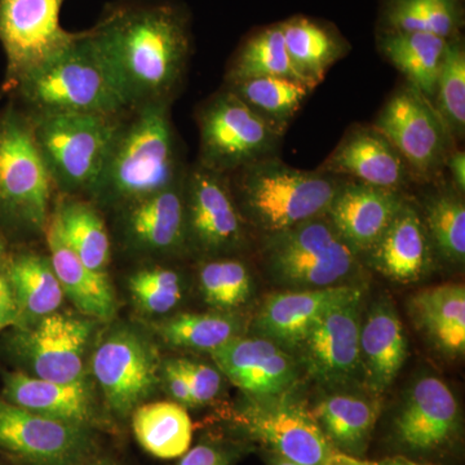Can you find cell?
<instances>
[{"instance_id":"4dcf8cb0","label":"cell","mask_w":465,"mask_h":465,"mask_svg":"<svg viewBox=\"0 0 465 465\" xmlns=\"http://www.w3.org/2000/svg\"><path fill=\"white\" fill-rule=\"evenodd\" d=\"M61 238L88 268L108 273L112 242L99 207L84 197L63 195L51 215Z\"/></svg>"},{"instance_id":"f1b7e54d","label":"cell","mask_w":465,"mask_h":465,"mask_svg":"<svg viewBox=\"0 0 465 465\" xmlns=\"http://www.w3.org/2000/svg\"><path fill=\"white\" fill-rule=\"evenodd\" d=\"M281 27L293 66L314 90L351 48L335 26L317 18L293 16L282 21Z\"/></svg>"},{"instance_id":"7bdbcfd3","label":"cell","mask_w":465,"mask_h":465,"mask_svg":"<svg viewBox=\"0 0 465 465\" xmlns=\"http://www.w3.org/2000/svg\"><path fill=\"white\" fill-rule=\"evenodd\" d=\"M234 457V452L222 443L206 440L189 449L177 465H232Z\"/></svg>"},{"instance_id":"9c48e42d","label":"cell","mask_w":465,"mask_h":465,"mask_svg":"<svg viewBox=\"0 0 465 465\" xmlns=\"http://www.w3.org/2000/svg\"><path fill=\"white\" fill-rule=\"evenodd\" d=\"M161 356L148 333L118 324L94 341L90 375L101 391L109 414L131 416L161 384Z\"/></svg>"},{"instance_id":"836d02e7","label":"cell","mask_w":465,"mask_h":465,"mask_svg":"<svg viewBox=\"0 0 465 465\" xmlns=\"http://www.w3.org/2000/svg\"><path fill=\"white\" fill-rule=\"evenodd\" d=\"M266 76L289 78L308 84L287 54L281 23L262 27L244 39L226 73V84Z\"/></svg>"},{"instance_id":"484cf974","label":"cell","mask_w":465,"mask_h":465,"mask_svg":"<svg viewBox=\"0 0 465 465\" xmlns=\"http://www.w3.org/2000/svg\"><path fill=\"white\" fill-rule=\"evenodd\" d=\"M407 357L405 329L390 302H375L361 324V372L375 393L390 388Z\"/></svg>"},{"instance_id":"8d00e7d4","label":"cell","mask_w":465,"mask_h":465,"mask_svg":"<svg viewBox=\"0 0 465 465\" xmlns=\"http://www.w3.org/2000/svg\"><path fill=\"white\" fill-rule=\"evenodd\" d=\"M154 330L171 347L213 353L241 336L242 322L231 312L180 313L155 324Z\"/></svg>"},{"instance_id":"b9f144b4","label":"cell","mask_w":465,"mask_h":465,"mask_svg":"<svg viewBox=\"0 0 465 465\" xmlns=\"http://www.w3.org/2000/svg\"><path fill=\"white\" fill-rule=\"evenodd\" d=\"M174 365L188 382L195 406L206 405L219 397L223 374L217 367L194 362L188 358H173Z\"/></svg>"},{"instance_id":"4fadbf2b","label":"cell","mask_w":465,"mask_h":465,"mask_svg":"<svg viewBox=\"0 0 465 465\" xmlns=\"http://www.w3.org/2000/svg\"><path fill=\"white\" fill-rule=\"evenodd\" d=\"M66 0H0V45L7 67L2 90L7 94L27 73L66 50L81 36L60 24Z\"/></svg>"},{"instance_id":"60d3db41","label":"cell","mask_w":465,"mask_h":465,"mask_svg":"<svg viewBox=\"0 0 465 465\" xmlns=\"http://www.w3.org/2000/svg\"><path fill=\"white\" fill-rule=\"evenodd\" d=\"M128 291L134 307L143 314L163 316L182 302L183 280L179 272L168 266H146L128 277Z\"/></svg>"},{"instance_id":"e575fe53","label":"cell","mask_w":465,"mask_h":465,"mask_svg":"<svg viewBox=\"0 0 465 465\" xmlns=\"http://www.w3.org/2000/svg\"><path fill=\"white\" fill-rule=\"evenodd\" d=\"M228 90L240 97L281 136L286 133L296 113L302 108L309 94L314 91L302 82L277 76L228 84Z\"/></svg>"},{"instance_id":"f35d334b","label":"cell","mask_w":465,"mask_h":465,"mask_svg":"<svg viewBox=\"0 0 465 465\" xmlns=\"http://www.w3.org/2000/svg\"><path fill=\"white\" fill-rule=\"evenodd\" d=\"M424 225L430 243L452 264L465 260V206L460 193H437L425 202Z\"/></svg>"},{"instance_id":"ba28073f","label":"cell","mask_w":465,"mask_h":465,"mask_svg":"<svg viewBox=\"0 0 465 465\" xmlns=\"http://www.w3.org/2000/svg\"><path fill=\"white\" fill-rule=\"evenodd\" d=\"M262 259L275 282L296 290L345 284L358 266L356 251L326 215L266 234Z\"/></svg>"},{"instance_id":"7dc6e473","label":"cell","mask_w":465,"mask_h":465,"mask_svg":"<svg viewBox=\"0 0 465 465\" xmlns=\"http://www.w3.org/2000/svg\"><path fill=\"white\" fill-rule=\"evenodd\" d=\"M446 167L449 168L452 182L459 193L465 191V154L463 150L454 149L450 154Z\"/></svg>"},{"instance_id":"83f0119b","label":"cell","mask_w":465,"mask_h":465,"mask_svg":"<svg viewBox=\"0 0 465 465\" xmlns=\"http://www.w3.org/2000/svg\"><path fill=\"white\" fill-rule=\"evenodd\" d=\"M311 412L333 449L362 458L369 449L381 409L378 401L336 393L318 401Z\"/></svg>"},{"instance_id":"277c9868","label":"cell","mask_w":465,"mask_h":465,"mask_svg":"<svg viewBox=\"0 0 465 465\" xmlns=\"http://www.w3.org/2000/svg\"><path fill=\"white\" fill-rule=\"evenodd\" d=\"M232 174L242 216L265 234L326 215L342 183L320 170L291 167L275 155Z\"/></svg>"},{"instance_id":"4316f807","label":"cell","mask_w":465,"mask_h":465,"mask_svg":"<svg viewBox=\"0 0 465 465\" xmlns=\"http://www.w3.org/2000/svg\"><path fill=\"white\" fill-rule=\"evenodd\" d=\"M5 273L20 311L16 326L36 322L63 307L65 295L50 256L29 250L9 253Z\"/></svg>"},{"instance_id":"d6a6232c","label":"cell","mask_w":465,"mask_h":465,"mask_svg":"<svg viewBox=\"0 0 465 465\" xmlns=\"http://www.w3.org/2000/svg\"><path fill=\"white\" fill-rule=\"evenodd\" d=\"M134 439L152 457L182 458L191 449L193 423L185 407L174 401L143 403L131 414Z\"/></svg>"},{"instance_id":"5bb4252c","label":"cell","mask_w":465,"mask_h":465,"mask_svg":"<svg viewBox=\"0 0 465 465\" xmlns=\"http://www.w3.org/2000/svg\"><path fill=\"white\" fill-rule=\"evenodd\" d=\"M186 249L222 258L246 243V220L232 194L231 180L197 164L183 180Z\"/></svg>"},{"instance_id":"bcb514c9","label":"cell","mask_w":465,"mask_h":465,"mask_svg":"<svg viewBox=\"0 0 465 465\" xmlns=\"http://www.w3.org/2000/svg\"><path fill=\"white\" fill-rule=\"evenodd\" d=\"M326 465H436L424 463V461L414 460L406 457L385 458L381 460H366V459L351 457L344 452L333 450L331 457L327 460Z\"/></svg>"},{"instance_id":"d590c367","label":"cell","mask_w":465,"mask_h":465,"mask_svg":"<svg viewBox=\"0 0 465 465\" xmlns=\"http://www.w3.org/2000/svg\"><path fill=\"white\" fill-rule=\"evenodd\" d=\"M381 30L433 34L450 39L464 24L461 0H385Z\"/></svg>"},{"instance_id":"3957f363","label":"cell","mask_w":465,"mask_h":465,"mask_svg":"<svg viewBox=\"0 0 465 465\" xmlns=\"http://www.w3.org/2000/svg\"><path fill=\"white\" fill-rule=\"evenodd\" d=\"M29 119L67 114L124 115L130 112L90 35L24 75L7 92Z\"/></svg>"},{"instance_id":"ac0fdd59","label":"cell","mask_w":465,"mask_h":465,"mask_svg":"<svg viewBox=\"0 0 465 465\" xmlns=\"http://www.w3.org/2000/svg\"><path fill=\"white\" fill-rule=\"evenodd\" d=\"M210 354L217 370L249 399L289 396L298 382L292 356L262 336H237Z\"/></svg>"},{"instance_id":"d4e9b609","label":"cell","mask_w":465,"mask_h":465,"mask_svg":"<svg viewBox=\"0 0 465 465\" xmlns=\"http://www.w3.org/2000/svg\"><path fill=\"white\" fill-rule=\"evenodd\" d=\"M45 237L50 251L48 256L65 299L82 316L97 322L112 320L116 312V299L108 273L88 268L61 238L52 219L48 222Z\"/></svg>"},{"instance_id":"f907efd6","label":"cell","mask_w":465,"mask_h":465,"mask_svg":"<svg viewBox=\"0 0 465 465\" xmlns=\"http://www.w3.org/2000/svg\"><path fill=\"white\" fill-rule=\"evenodd\" d=\"M84 465H118L115 461H113L112 459L103 458V457H94L92 458L91 460H88Z\"/></svg>"},{"instance_id":"7a4b0ae2","label":"cell","mask_w":465,"mask_h":465,"mask_svg":"<svg viewBox=\"0 0 465 465\" xmlns=\"http://www.w3.org/2000/svg\"><path fill=\"white\" fill-rule=\"evenodd\" d=\"M170 105L146 104L124 116L87 197L97 207L119 210L170 188L185 176Z\"/></svg>"},{"instance_id":"74e56055","label":"cell","mask_w":465,"mask_h":465,"mask_svg":"<svg viewBox=\"0 0 465 465\" xmlns=\"http://www.w3.org/2000/svg\"><path fill=\"white\" fill-rule=\"evenodd\" d=\"M432 104L454 143L461 142L465 136V47L460 34L448 41Z\"/></svg>"},{"instance_id":"ab89813d","label":"cell","mask_w":465,"mask_h":465,"mask_svg":"<svg viewBox=\"0 0 465 465\" xmlns=\"http://www.w3.org/2000/svg\"><path fill=\"white\" fill-rule=\"evenodd\" d=\"M198 280L208 305L231 312L249 300L252 278L243 262L231 258H211L201 265Z\"/></svg>"},{"instance_id":"ee69618b","label":"cell","mask_w":465,"mask_h":465,"mask_svg":"<svg viewBox=\"0 0 465 465\" xmlns=\"http://www.w3.org/2000/svg\"><path fill=\"white\" fill-rule=\"evenodd\" d=\"M161 382L166 388L167 393L173 397L174 402L180 403L183 407L195 406L188 382L185 381L182 372L174 365L173 358L162 362Z\"/></svg>"},{"instance_id":"7402d4cb","label":"cell","mask_w":465,"mask_h":465,"mask_svg":"<svg viewBox=\"0 0 465 465\" xmlns=\"http://www.w3.org/2000/svg\"><path fill=\"white\" fill-rule=\"evenodd\" d=\"M318 170L397 192L414 177L399 150L375 127L349 131Z\"/></svg>"},{"instance_id":"30bf717a","label":"cell","mask_w":465,"mask_h":465,"mask_svg":"<svg viewBox=\"0 0 465 465\" xmlns=\"http://www.w3.org/2000/svg\"><path fill=\"white\" fill-rule=\"evenodd\" d=\"M198 127V164L226 176L262 159L274 157L282 139L228 88L202 106Z\"/></svg>"},{"instance_id":"f546056e","label":"cell","mask_w":465,"mask_h":465,"mask_svg":"<svg viewBox=\"0 0 465 465\" xmlns=\"http://www.w3.org/2000/svg\"><path fill=\"white\" fill-rule=\"evenodd\" d=\"M410 311L419 329L443 353L465 351V289L463 283L428 287L412 296Z\"/></svg>"},{"instance_id":"8992f818","label":"cell","mask_w":465,"mask_h":465,"mask_svg":"<svg viewBox=\"0 0 465 465\" xmlns=\"http://www.w3.org/2000/svg\"><path fill=\"white\" fill-rule=\"evenodd\" d=\"M97 321L58 311L26 326H11L0 336V351L16 371L45 381H90V357Z\"/></svg>"},{"instance_id":"9a60e30c","label":"cell","mask_w":465,"mask_h":465,"mask_svg":"<svg viewBox=\"0 0 465 465\" xmlns=\"http://www.w3.org/2000/svg\"><path fill=\"white\" fill-rule=\"evenodd\" d=\"M237 423L274 454L305 465H326L333 449L311 410L289 396L249 399Z\"/></svg>"},{"instance_id":"7c38bea8","label":"cell","mask_w":465,"mask_h":465,"mask_svg":"<svg viewBox=\"0 0 465 465\" xmlns=\"http://www.w3.org/2000/svg\"><path fill=\"white\" fill-rule=\"evenodd\" d=\"M0 455L18 465H84L96 430L47 418L0 397Z\"/></svg>"},{"instance_id":"52a82bcc","label":"cell","mask_w":465,"mask_h":465,"mask_svg":"<svg viewBox=\"0 0 465 465\" xmlns=\"http://www.w3.org/2000/svg\"><path fill=\"white\" fill-rule=\"evenodd\" d=\"M125 115L67 114L29 119L54 191L88 197Z\"/></svg>"},{"instance_id":"d6986e66","label":"cell","mask_w":465,"mask_h":465,"mask_svg":"<svg viewBox=\"0 0 465 465\" xmlns=\"http://www.w3.org/2000/svg\"><path fill=\"white\" fill-rule=\"evenodd\" d=\"M0 397L14 405L92 430L112 428L90 381L65 384L5 369L0 370Z\"/></svg>"},{"instance_id":"8fae6325","label":"cell","mask_w":465,"mask_h":465,"mask_svg":"<svg viewBox=\"0 0 465 465\" xmlns=\"http://www.w3.org/2000/svg\"><path fill=\"white\" fill-rule=\"evenodd\" d=\"M374 127L399 150L412 176L424 182L442 173L455 149L433 104L409 84L391 94Z\"/></svg>"},{"instance_id":"c3c4849f","label":"cell","mask_w":465,"mask_h":465,"mask_svg":"<svg viewBox=\"0 0 465 465\" xmlns=\"http://www.w3.org/2000/svg\"><path fill=\"white\" fill-rule=\"evenodd\" d=\"M9 253L11 252L8 251L7 240H5V232L0 231V272L5 271Z\"/></svg>"},{"instance_id":"6da1fadb","label":"cell","mask_w":465,"mask_h":465,"mask_svg":"<svg viewBox=\"0 0 465 465\" xmlns=\"http://www.w3.org/2000/svg\"><path fill=\"white\" fill-rule=\"evenodd\" d=\"M90 35L130 109L173 101L192 51L185 9L171 3L115 5Z\"/></svg>"},{"instance_id":"e0dca14e","label":"cell","mask_w":465,"mask_h":465,"mask_svg":"<svg viewBox=\"0 0 465 465\" xmlns=\"http://www.w3.org/2000/svg\"><path fill=\"white\" fill-rule=\"evenodd\" d=\"M460 430L458 400L445 381L425 376L412 385L393 423L394 439L414 454L450 448Z\"/></svg>"},{"instance_id":"f6af8a7d","label":"cell","mask_w":465,"mask_h":465,"mask_svg":"<svg viewBox=\"0 0 465 465\" xmlns=\"http://www.w3.org/2000/svg\"><path fill=\"white\" fill-rule=\"evenodd\" d=\"M18 320H20V311H18L14 290L5 271L0 272V322L11 327L16 326Z\"/></svg>"},{"instance_id":"2e32d148","label":"cell","mask_w":465,"mask_h":465,"mask_svg":"<svg viewBox=\"0 0 465 465\" xmlns=\"http://www.w3.org/2000/svg\"><path fill=\"white\" fill-rule=\"evenodd\" d=\"M361 302L360 289L327 309L296 348L312 378L326 387H344L361 372Z\"/></svg>"},{"instance_id":"603a6c76","label":"cell","mask_w":465,"mask_h":465,"mask_svg":"<svg viewBox=\"0 0 465 465\" xmlns=\"http://www.w3.org/2000/svg\"><path fill=\"white\" fill-rule=\"evenodd\" d=\"M358 290L360 287L339 284L326 289L273 293L260 309L255 330L259 336L284 349H296L327 309L351 298Z\"/></svg>"},{"instance_id":"cb8c5ba5","label":"cell","mask_w":465,"mask_h":465,"mask_svg":"<svg viewBox=\"0 0 465 465\" xmlns=\"http://www.w3.org/2000/svg\"><path fill=\"white\" fill-rule=\"evenodd\" d=\"M432 243L423 217L405 202L378 243L369 251L379 273L399 283L420 280L432 262Z\"/></svg>"},{"instance_id":"1f68e13d","label":"cell","mask_w":465,"mask_h":465,"mask_svg":"<svg viewBox=\"0 0 465 465\" xmlns=\"http://www.w3.org/2000/svg\"><path fill=\"white\" fill-rule=\"evenodd\" d=\"M448 41L433 34L399 30H381L378 36L379 50L384 57L430 103Z\"/></svg>"},{"instance_id":"ffe728a7","label":"cell","mask_w":465,"mask_h":465,"mask_svg":"<svg viewBox=\"0 0 465 465\" xmlns=\"http://www.w3.org/2000/svg\"><path fill=\"white\" fill-rule=\"evenodd\" d=\"M183 180L185 176L164 191L116 210L128 249L148 256L174 255L188 250Z\"/></svg>"},{"instance_id":"816d5d0a","label":"cell","mask_w":465,"mask_h":465,"mask_svg":"<svg viewBox=\"0 0 465 465\" xmlns=\"http://www.w3.org/2000/svg\"><path fill=\"white\" fill-rule=\"evenodd\" d=\"M5 329H8V326H5V323L0 322V333L5 331Z\"/></svg>"},{"instance_id":"5b68a950","label":"cell","mask_w":465,"mask_h":465,"mask_svg":"<svg viewBox=\"0 0 465 465\" xmlns=\"http://www.w3.org/2000/svg\"><path fill=\"white\" fill-rule=\"evenodd\" d=\"M54 192L32 122L8 104L0 112V231L45 234Z\"/></svg>"},{"instance_id":"681fc988","label":"cell","mask_w":465,"mask_h":465,"mask_svg":"<svg viewBox=\"0 0 465 465\" xmlns=\"http://www.w3.org/2000/svg\"><path fill=\"white\" fill-rule=\"evenodd\" d=\"M268 465H305V464L296 463V461L290 460V459L281 457V455L274 454V452L271 451V454H269Z\"/></svg>"},{"instance_id":"f5cc1de1","label":"cell","mask_w":465,"mask_h":465,"mask_svg":"<svg viewBox=\"0 0 465 465\" xmlns=\"http://www.w3.org/2000/svg\"><path fill=\"white\" fill-rule=\"evenodd\" d=\"M0 465H7L5 464V459H3L2 455H0Z\"/></svg>"},{"instance_id":"44dd1931","label":"cell","mask_w":465,"mask_h":465,"mask_svg":"<svg viewBox=\"0 0 465 465\" xmlns=\"http://www.w3.org/2000/svg\"><path fill=\"white\" fill-rule=\"evenodd\" d=\"M402 193L342 182L327 210L333 229L357 253L369 252L405 204Z\"/></svg>"}]
</instances>
